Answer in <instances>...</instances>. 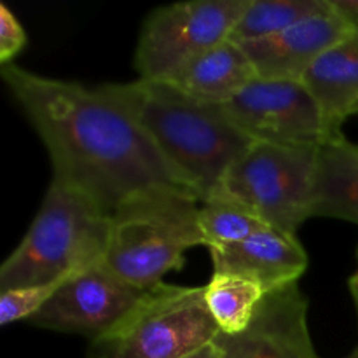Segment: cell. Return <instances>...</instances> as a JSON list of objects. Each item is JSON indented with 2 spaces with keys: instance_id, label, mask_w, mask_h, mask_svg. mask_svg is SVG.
Wrapping results in <instances>:
<instances>
[{
  "instance_id": "obj_1",
  "label": "cell",
  "mask_w": 358,
  "mask_h": 358,
  "mask_svg": "<svg viewBox=\"0 0 358 358\" xmlns=\"http://www.w3.org/2000/svg\"><path fill=\"white\" fill-rule=\"evenodd\" d=\"M2 77L48 149L52 178L83 192L105 213L112 215L152 189L191 191L138 122L100 87L17 65L3 66Z\"/></svg>"
},
{
  "instance_id": "obj_2",
  "label": "cell",
  "mask_w": 358,
  "mask_h": 358,
  "mask_svg": "<svg viewBox=\"0 0 358 358\" xmlns=\"http://www.w3.org/2000/svg\"><path fill=\"white\" fill-rule=\"evenodd\" d=\"M98 87L138 122L199 201L222 187L233 164L254 143L224 105L198 100L170 80L136 79Z\"/></svg>"
},
{
  "instance_id": "obj_3",
  "label": "cell",
  "mask_w": 358,
  "mask_h": 358,
  "mask_svg": "<svg viewBox=\"0 0 358 358\" xmlns=\"http://www.w3.org/2000/svg\"><path fill=\"white\" fill-rule=\"evenodd\" d=\"M199 198L173 187L152 189L122 203L110 215L103 264L135 289L149 292L185 264V252L205 247Z\"/></svg>"
},
{
  "instance_id": "obj_4",
  "label": "cell",
  "mask_w": 358,
  "mask_h": 358,
  "mask_svg": "<svg viewBox=\"0 0 358 358\" xmlns=\"http://www.w3.org/2000/svg\"><path fill=\"white\" fill-rule=\"evenodd\" d=\"M110 215L52 178L21 243L0 268V292L69 278L103 261Z\"/></svg>"
},
{
  "instance_id": "obj_5",
  "label": "cell",
  "mask_w": 358,
  "mask_h": 358,
  "mask_svg": "<svg viewBox=\"0 0 358 358\" xmlns=\"http://www.w3.org/2000/svg\"><path fill=\"white\" fill-rule=\"evenodd\" d=\"M219 336L203 287L161 283L115 331L91 343L90 358H187Z\"/></svg>"
},
{
  "instance_id": "obj_6",
  "label": "cell",
  "mask_w": 358,
  "mask_h": 358,
  "mask_svg": "<svg viewBox=\"0 0 358 358\" xmlns=\"http://www.w3.org/2000/svg\"><path fill=\"white\" fill-rule=\"evenodd\" d=\"M317 152L313 147L254 142L219 191L257 213L268 226L296 236L311 217Z\"/></svg>"
},
{
  "instance_id": "obj_7",
  "label": "cell",
  "mask_w": 358,
  "mask_h": 358,
  "mask_svg": "<svg viewBox=\"0 0 358 358\" xmlns=\"http://www.w3.org/2000/svg\"><path fill=\"white\" fill-rule=\"evenodd\" d=\"M250 0H189L154 9L135 51L138 79L170 80L191 59L229 41Z\"/></svg>"
},
{
  "instance_id": "obj_8",
  "label": "cell",
  "mask_w": 358,
  "mask_h": 358,
  "mask_svg": "<svg viewBox=\"0 0 358 358\" xmlns=\"http://www.w3.org/2000/svg\"><path fill=\"white\" fill-rule=\"evenodd\" d=\"M234 124L254 142L318 149L341 136L325 121L303 80L255 79L224 105Z\"/></svg>"
},
{
  "instance_id": "obj_9",
  "label": "cell",
  "mask_w": 358,
  "mask_h": 358,
  "mask_svg": "<svg viewBox=\"0 0 358 358\" xmlns=\"http://www.w3.org/2000/svg\"><path fill=\"white\" fill-rule=\"evenodd\" d=\"M145 294L122 282L100 261L65 280L27 324L84 336L93 343L115 331L138 308Z\"/></svg>"
},
{
  "instance_id": "obj_10",
  "label": "cell",
  "mask_w": 358,
  "mask_h": 358,
  "mask_svg": "<svg viewBox=\"0 0 358 358\" xmlns=\"http://www.w3.org/2000/svg\"><path fill=\"white\" fill-rule=\"evenodd\" d=\"M215 345L219 358H318L308 325V299L297 283L269 292L247 331L220 334Z\"/></svg>"
},
{
  "instance_id": "obj_11",
  "label": "cell",
  "mask_w": 358,
  "mask_h": 358,
  "mask_svg": "<svg viewBox=\"0 0 358 358\" xmlns=\"http://www.w3.org/2000/svg\"><path fill=\"white\" fill-rule=\"evenodd\" d=\"M350 34L348 24L331 7L327 13L308 17L280 34L248 42L241 48L250 58L259 79L303 80L310 66Z\"/></svg>"
},
{
  "instance_id": "obj_12",
  "label": "cell",
  "mask_w": 358,
  "mask_h": 358,
  "mask_svg": "<svg viewBox=\"0 0 358 358\" xmlns=\"http://www.w3.org/2000/svg\"><path fill=\"white\" fill-rule=\"evenodd\" d=\"M210 257L213 273L247 276L268 294L297 283L308 269V254L297 236L269 226L233 247L210 250Z\"/></svg>"
},
{
  "instance_id": "obj_13",
  "label": "cell",
  "mask_w": 358,
  "mask_h": 358,
  "mask_svg": "<svg viewBox=\"0 0 358 358\" xmlns=\"http://www.w3.org/2000/svg\"><path fill=\"white\" fill-rule=\"evenodd\" d=\"M331 129L341 135L350 115L358 114V34L329 48L303 77Z\"/></svg>"
},
{
  "instance_id": "obj_14",
  "label": "cell",
  "mask_w": 358,
  "mask_h": 358,
  "mask_svg": "<svg viewBox=\"0 0 358 358\" xmlns=\"http://www.w3.org/2000/svg\"><path fill=\"white\" fill-rule=\"evenodd\" d=\"M255 79L257 73L245 49L224 41L191 59L170 83L206 103L226 105Z\"/></svg>"
},
{
  "instance_id": "obj_15",
  "label": "cell",
  "mask_w": 358,
  "mask_h": 358,
  "mask_svg": "<svg viewBox=\"0 0 358 358\" xmlns=\"http://www.w3.org/2000/svg\"><path fill=\"white\" fill-rule=\"evenodd\" d=\"M311 217L358 224V145L345 135L318 147Z\"/></svg>"
},
{
  "instance_id": "obj_16",
  "label": "cell",
  "mask_w": 358,
  "mask_h": 358,
  "mask_svg": "<svg viewBox=\"0 0 358 358\" xmlns=\"http://www.w3.org/2000/svg\"><path fill=\"white\" fill-rule=\"evenodd\" d=\"M203 296L220 334L238 336L250 327L268 290L247 276L213 273Z\"/></svg>"
},
{
  "instance_id": "obj_17",
  "label": "cell",
  "mask_w": 358,
  "mask_h": 358,
  "mask_svg": "<svg viewBox=\"0 0 358 358\" xmlns=\"http://www.w3.org/2000/svg\"><path fill=\"white\" fill-rule=\"evenodd\" d=\"M331 7V0H250L229 41L243 45L271 37L308 17L327 13Z\"/></svg>"
},
{
  "instance_id": "obj_18",
  "label": "cell",
  "mask_w": 358,
  "mask_h": 358,
  "mask_svg": "<svg viewBox=\"0 0 358 358\" xmlns=\"http://www.w3.org/2000/svg\"><path fill=\"white\" fill-rule=\"evenodd\" d=\"M264 227L268 224L257 213L222 191L199 203V229L208 250L233 247Z\"/></svg>"
},
{
  "instance_id": "obj_19",
  "label": "cell",
  "mask_w": 358,
  "mask_h": 358,
  "mask_svg": "<svg viewBox=\"0 0 358 358\" xmlns=\"http://www.w3.org/2000/svg\"><path fill=\"white\" fill-rule=\"evenodd\" d=\"M69 278L56 280V282L51 283H42V285L17 287V289L2 290L0 292V325L30 320L34 315H37L51 301V297L58 292L59 287Z\"/></svg>"
},
{
  "instance_id": "obj_20",
  "label": "cell",
  "mask_w": 358,
  "mask_h": 358,
  "mask_svg": "<svg viewBox=\"0 0 358 358\" xmlns=\"http://www.w3.org/2000/svg\"><path fill=\"white\" fill-rule=\"evenodd\" d=\"M27 45V31L16 14L2 3L0 6V62L3 66L10 65L21 49Z\"/></svg>"
},
{
  "instance_id": "obj_21",
  "label": "cell",
  "mask_w": 358,
  "mask_h": 358,
  "mask_svg": "<svg viewBox=\"0 0 358 358\" xmlns=\"http://www.w3.org/2000/svg\"><path fill=\"white\" fill-rule=\"evenodd\" d=\"M331 3L350 30L358 34V0H331Z\"/></svg>"
},
{
  "instance_id": "obj_22",
  "label": "cell",
  "mask_w": 358,
  "mask_h": 358,
  "mask_svg": "<svg viewBox=\"0 0 358 358\" xmlns=\"http://www.w3.org/2000/svg\"><path fill=\"white\" fill-rule=\"evenodd\" d=\"M187 358H219V350H217V345L213 343V345L206 346V348H203L201 352L194 353V355H191Z\"/></svg>"
},
{
  "instance_id": "obj_23",
  "label": "cell",
  "mask_w": 358,
  "mask_h": 358,
  "mask_svg": "<svg viewBox=\"0 0 358 358\" xmlns=\"http://www.w3.org/2000/svg\"><path fill=\"white\" fill-rule=\"evenodd\" d=\"M348 287H350V294H352L353 303H355V310H357V317H358V271L352 276V278H350Z\"/></svg>"
},
{
  "instance_id": "obj_24",
  "label": "cell",
  "mask_w": 358,
  "mask_h": 358,
  "mask_svg": "<svg viewBox=\"0 0 358 358\" xmlns=\"http://www.w3.org/2000/svg\"><path fill=\"white\" fill-rule=\"evenodd\" d=\"M345 358H358V348H355L353 350L352 353H350V355H346Z\"/></svg>"
}]
</instances>
